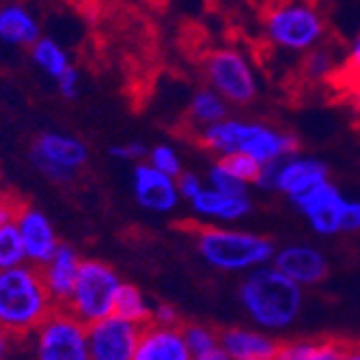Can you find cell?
Wrapping results in <instances>:
<instances>
[{
    "mask_svg": "<svg viewBox=\"0 0 360 360\" xmlns=\"http://www.w3.org/2000/svg\"><path fill=\"white\" fill-rule=\"evenodd\" d=\"M39 24L22 5H7L0 9V41L9 46L32 48L39 41Z\"/></svg>",
    "mask_w": 360,
    "mask_h": 360,
    "instance_id": "obj_18",
    "label": "cell"
},
{
    "mask_svg": "<svg viewBox=\"0 0 360 360\" xmlns=\"http://www.w3.org/2000/svg\"><path fill=\"white\" fill-rule=\"evenodd\" d=\"M177 229H184L186 233L194 238L196 250L207 261L210 266L226 272H240L248 268H257L272 257L274 246L268 238L226 231L216 229L212 224L201 222H177Z\"/></svg>",
    "mask_w": 360,
    "mask_h": 360,
    "instance_id": "obj_3",
    "label": "cell"
},
{
    "mask_svg": "<svg viewBox=\"0 0 360 360\" xmlns=\"http://www.w3.org/2000/svg\"><path fill=\"white\" fill-rule=\"evenodd\" d=\"M360 229V203L345 201L341 214V231H356Z\"/></svg>",
    "mask_w": 360,
    "mask_h": 360,
    "instance_id": "obj_34",
    "label": "cell"
},
{
    "mask_svg": "<svg viewBox=\"0 0 360 360\" xmlns=\"http://www.w3.org/2000/svg\"><path fill=\"white\" fill-rule=\"evenodd\" d=\"M54 309L56 304L37 266L26 261L0 270V328L15 339L32 337Z\"/></svg>",
    "mask_w": 360,
    "mask_h": 360,
    "instance_id": "obj_1",
    "label": "cell"
},
{
    "mask_svg": "<svg viewBox=\"0 0 360 360\" xmlns=\"http://www.w3.org/2000/svg\"><path fill=\"white\" fill-rule=\"evenodd\" d=\"M115 315L139 326H147L153 319V309L147 304L143 291L136 285L121 283L115 298Z\"/></svg>",
    "mask_w": 360,
    "mask_h": 360,
    "instance_id": "obj_21",
    "label": "cell"
},
{
    "mask_svg": "<svg viewBox=\"0 0 360 360\" xmlns=\"http://www.w3.org/2000/svg\"><path fill=\"white\" fill-rule=\"evenodd\" d=\"M220 165L233 173L236 177H240L242 181H259L261 179V162L257 158H252L250 153L244 151H229L224 153V158L220 160Z\"/></svg>",
    "mask_w": 360,
    "mask_h": 360,
    "instance_id": "obj_25",
    "label": "cell"
},
{
    "mask_svg": "<svg viewBox=\"0 0 360 360\" xmlns=\"http://www.w3.org/2000/svg\"><path fill=\"white\" fill-rule=\"evenodd\" d=\"M212 184L216 186V190H220L224 194L244 196V192H246V181H242L233 173H229L222 165L212 169Z\"/></svg>",
    "mask_w": 360,
    "mask_h": 360,
    "instance_id": "obj_28",
    "label": "cell"
},
{
    "mask_svg": "<svg viewBox=\"0 0 360 360\" xmlns=\"http://www.w3.org/2000/svg\"><path fill=\"white\" fill-rule=\"evenodd\" d=\"M190 201L196 212H201L205 216H216L222 220H236L250 212V203L246 196L224 194L220 190H201Z\"/></svg>",
    "mask_w": 360,
    "mask_h": 360,
    "instance_id": "obj_20",
    "label": "cell"
},
{
    "mask_svg": "<svg viewBox=\"0 0 360 360\" xmlns=\"http://www.w3.org/2000/svg\"><path fill=\"white\" fill-rule=\"evenodd\" d=\"M151 167H155L158 171L173 177L179 173V160L171 147H155L151 151Z\"/></svg>",
    "mask_w": 360,
    "mask_h": 360,
    "instance_id": "obj_29",
    "label": "cell"
},
{
    "mask_svg": "<svg viewBox=\"0 0 360 360\" xmlns=\"http://www.w3.org/2000/svg\"><path fill=\"white\" fill-rule=\"evenodd\" d=\"M89 158L86 147L68 134L58 132H46L41 134L30 147V160L37 167L39 173H44L48 179L65 184L74 179L78 169L84 165Z\"/></svg>",
    "mask_w": 360,
    "mask_h": 360,
    "instance_id": "obj_7",
    "label": "cell"
},
{
    "mask_svg": "<svg viewBox=\"0 0 360 360\" xmlns=\"http://www.w3.org/2000/svg\"><path fill=\"white\" fill-rule=\"evenodd\" d=\"M18 229L24 242L26 250V261L32 266L41 268L44 264L52 259V255L58 250L60 242L56 238V231L48 216L32 205H24L20 216H18Z\"/></svg>",
    "mask_w": 360,
    "mask_h": 360,
    "instance_id": "obj_10",
    "label": "cell"
},
{
    "mask_svg": "<svg viewBox=\"0 0 360 360\" xmlns=\"http://www.w3.org/2000/svg\"><path fill=\"white\" fill-rule=\"evenodd\" d=\"M30 56H32V60H35L37 68H41L52 78H58L65 70L70 68L68 52H65L52 39H39L35 46L30 48Z\"/></svg>",
    "mask_w": 360,
    "mask_h": 360,
    "instance_id": "obj_22",
    "label": "cell"
},
{
    "mask_svg": "<svg viewBox=\"0 0 360 360\" xmlns=\"http://www.w3.org/2000/svg\"><path fill=\"white\" fill-rule=\"evenodd\" d=\"M80 266H82V259L78 257V252L70 244H60L48 264H44L39 268L46 289L56 307L68 304L72 291L76 287V281H78Z\"/></svg>",
    "mask_w": 360,
    "mask_h": 360,
    "instance_id": "obj_12",
    "label": "cell"
},
{
    "mask_svg": "<svg viewBox=\"0 0 360 360\" xmlns=\"http://www.w3.org/2000/svg\"><path fill=\"white\" fill-rule=\"evenodd\" d=\"M26 264V250L18 222L0 224V270Z\"/></svg>",
    "mask_w": 360,
    "mask_h": 360,
    "instance_id": "obj_23",
    "label": "cell"
},
{
    "mask_svg": "<svg viewBox=\"0 0 360 360\" xmlns=\"http://www.w3.org/2000/svg\"><path fill=\"white\" fill-rule=\"evenodd\" d=\"M24 205H26V203H22V201L18 199V196L0 192V224L15 222Z\"/></svg>",
    "mask_w": 360,
    "mask_h": 360,
    "instance_id": "obj_30",
    "label": "cell"
},
{
    "mask_svg": "<svg viewBox=\"0 0 360 360\" xmlns=\"http://www.w3.org/2000/svg\"><path fill=\"white\" fill-rule=\"evenodd\" d=\"M192 360H233V358H231V354H229V352L218 343V345H214V347H210V349H205V352H201V354L192 356Z\"/></svg>",
    "mask_w": 360,
    "mask_h": 360,
    "instance_id": "obj_36",
    "label": "cell"
},
{
    "mask_svg": "<svg viewBox=\"0 0 360 360\" xmlns=\"http://www.w3.org/2000/svg\"><path fill=\"white\" fill-rule=\"evenodd\" d=\"M356 48H360V37H358V41H356Z\"/></svg>",
    "mask_w": 360,
    "mask_h": 360,
    "instance_id": "obj_42",
    "label": "cell"
},
{
    "mask_svg": "<svg viewBox=\"0 0 360 360\" xmlns=\"http://www.w3.org/2000/svg\"><path fill=\"white\" fill-rule=\"evenodd\" d=\"M56 82H58V91H60L63 97L74 100V97L78 95V72L72 68V65L56 78Z\"/></svg>",
    "mask_w": 360,
    "mask_h": 360,
    "instance_id": "obj_32",
    "label": "cell"
},
{
    "mask_svg": "<svg viewBox=\"0 0 360 360\" xmlns=\"http://www.w3.org/2000/svg\"><path fill=\"white\" fill-rule=\"evenodd\" d=\"M343 205H345V201L341 199V194H337V196H333L330 201H326L319 207L311 210L307 216H309L315 231L321 233V236H333V233L341 231Z\"/></svg>",
    "mask_w": 360,
    "mask_h": 360,
    "instance_id": "obj_24",
    "label": "cell"
},
{
    "mask_svg": "<svg viewBox=\"0 0 360 360\" xmlns=\"http://www.w3.org/2000/svg\"><path fill=\"white\" fill-rule=\"evenodd\" d=\"M220 345L233 360H274L281 341L259 330L226 328L220 333Z\"/></svg>",
    "mask_w": 360,
    "mask_h": 360,
    "instance_id": "obj_15",
    "label": "cell"
},
{
    "mask_svg": "<svg viewBox=\"0 0 360 360\" xmlns=\"http://www.w3.org/2000/svg\"><path fill=\"white\" fill-rule=\"evenodd\" d=\"M343 360H360V339L347 343L345 354H343Z\"/></svg>",
    "mask_w": 360,
    "mask_h": 360,
    "instance_id": "obj_39",
    "label": "cell"
},
{
    "mask_svg": "<svg viewBox=\"0 0 360 360\" xmlns=\"http://www.w3.org/2000/svg\"><path fill=\"white\" fill-rule=\"evenodd\" d=\"M349 339L343 337H313L281 341L274 360H343Z\"/></svg>",
    "mask_w": 360,
    "mask_h": 360,
    "instance_id": "obj_16",
    "label": "cell"
},
{
    "mask_svg": "<svg viewBox=\"0 0 360 360\" xmlns=\"http://www.w3.org/2000/svg\"><path fill=\"white\" fill-rule=\"evenodd\" d=\"M151 321H155L160 326H181L177 309L167 304V302H160V304L153 307V319Z\"/></svg>",
    "mask_w": 360,
    "mask_h": 360,
    "instance_id": "obj_33",
    "label": "cell"
},
{
    "mask_svg": "<svg viewBox=\"0 0 360 360\" xmlns=\"http://www.w3.org/2000/svg\"><path fill=\"white\" fill-rule=\"evenodd\" d=\"M181 333H184V339H186L192 356L201 354V352L220 343V333H216L212 326H205V323L181 321Z\"/></svg>",
    "mask_w": 360,
    "mask_h": 360,
    "instance_id": "obj_26",
    "label": "cell"
},
{
    "mask_svg": "<svg viewBox=\"0 0 360 360\" xmlns=\"http://www.w3.org/2000/svg\"><path fill=\"white\" fill-rule=\"evenodd\" d=\"M192 115L199 121H220L224 117V106L214 93L203 91V93H199L194 97Z\"/></svg>",
    "mask_w": 360,
    "mask_h": 360,
    "instance_id": "obj_27",
    "label": "cell"
},
{
    "mask_svg": "<svg viewBox=\"0 0 360 360\" xmlns=\"http://www.w3.org/2000/svg\"><path fill=\"white\" fill-rule=\"evenodd\" d=\"M328 68H330V56H328V52H323V50H317V52L309 54V58L304 63V72H307L309 78L326 76V74H328Z\"/></svg>",
    "mask_w": 360,
    "mask_h": 360,
    "instance_id": "obj_31",
    "label": "cell"
},
{
    "mask_svg": "<svg viewBox=\"0 0 360 360\" xmlns=\"http://www.w3.org/2000/svg\"><path fill=\"white\" fill-rule=\"evenodd\" d=\"M179 188H181V194L188 196V199H194V196L201 192L199 179H196L194 175H184L181 181H179Z\"/></svg>",
    "mask_w": 360,
    "mask_h": 360,
    "instance_id": "obj_37",
    "label": "cell"
},
{
    "mask_svg": "<svg viewBox=\"0 0 360 360\" xmlns=\"http://www.w3.org/2000/svg\"><path fill=\"white\" fill-rule=\"evenodd\" d=\"M147 3L153 5V7H165V5L169 3V0H147Z\"/></svg>",
    "mask_w": 360,
    "mask_h": 360,
    "instance_id": "obj_40",
    "label": "cell"
},
{
    "mask_svg": "<svg viewBox=\"0 0 360 360\" xmlns=\"http://www.w3.org/2000/svg\"><path fill=\"white\" fill-rule=\"evenodd\" d=\"M132 360H192V352L184 339L181 326L149 321L143 326Z\"/></svg>",
    "mask_w": 360,
    "mask_h": 360,
    "instance_id": "obj_11",
    "label": "cell"
},
{
    "mask_svg": "<svg viewBox=\"0 0 360 360\" xmlns=\"http://www.w3.org/2000/svg\"><path fill=\"white\" fill-rule=\"evenodd\" d=\"M121 287L119 274L100 259H82L76 287L63 309L86 326L115 313V298Z\"/></svg>",
    "mask_w": 360,
    "mask_h": 360,
    "instance_id": "obj_4",
    "label": "cell"
},
{
    "mask_svg": "<svg viewBox=\"0 0 360 360\" xmlns=\"http://www.w3.org/2000/svg\"><path fill=\"white\" fill-rule=\"evenodd\" d=\"M300 287L276 266L259 268L240 285V302L259 328L285 330L302 311Z\"/></svg>",
    "mask_w": 360,
    "mask_h": 360,
    "instance_id": "obj_2",
    "label": "cell"
},
{
    "mask_svg": "<svg viewBox=\"0 0 360 360\" xmlns=\"http://www.w3.org/2000/svg\"><path fill=\"white\" fill-rule=\"evenodd\" d=\"M143 326L108 315L86 326L91 360H132Z\"/></svg>",
    "mask_w": 360,
    "mask_h": 360,
    "instance_id": "obj_8",
    "label": "cell"
},
{
    "mask_svg": "<svg viewBox=\"0 0 360 360\" xmlns=\"http://www.w3.org/2000/svg\"><path fill=\"white\" fill-rule=\"evenodd\" d=\"M296 147H298V143L293 136L276 134V132H272V129H268L264 125H246L244 123L238 151L250 153L259 162H270L274 158H281L283 153L293 151Z\"/></svg>",
    "mask_w": 360,
    "mask_h": 360,
    "instance_id": "obj_17",
    "label": "cell"
},
{
    "mask_svg": "<svg viewBox=\"0 0 360 360\" xmlns=\"http://www.w3.org/2000/svg\"><path fill=\"white\" fill-rule=\"evenodd\" d=\"M145 153V147L143 145H123V147H110V155L115 158H123V160H132V158H141Z\"/></svg>",
    "mask_w": 360,
    "mask_h": 360,
    "instance_id": "obj_35",
    "label": "cell"
},
{
    "mask_svg": "<svg viewBox=\"0 0 360 360\" xmlns=\"http://www.w3.org/2000/svg\"><path fill=\"white\" fill-rule=\"evenodd\" d=\"M134 194L136 201L151 212H169L177 205V192L171 177L155 167L139 165L134 169Z\"/></svg>",
    "mask_w": 360,
    "mask_h": 360,
    "instance_id": "obj_14",
    "label": "cell"
},
{
    "mask_svg": "<svg viewBox=\"0 0 360 360\" xmlns=\"http://www.w3.org/2000/svg\"><path fill=\"white\" fill-rule=\"evenodd\" d=\"M358 104H360V102H358Z\"/></svg>",
    "mask_w": 360,
    "mask_h": 360,
    "instance_id": "obj_43",
    "label": "cell"
},
{
    "mask_svg": "<svg viewBox=\"0 0 360 360\" xmlns=\"http://www.w3.org/2000/svg\"><path fill=\"white\" fill-rule=\"evenodd\" d=\"M326 167L317 160H296L289 162V165H283L278 179H276V188L289 192L291 196L302 194L309 188L326 181Z\"/></svg>",
    "mask_w": 360,
    "mask_h": 360,
    "instance_id": "obj_19",
    "label": "cell"
},
{
    "mask_svg": "<svg viewBox=\"0 0 360 360\" xmlns=\"http://www.w3.org/2000/svg\"><path fill=\"white\" fill-rule=\"evenodd\" d=\"M207 76L212 84L231 102L246 104L255 97V80L244 58L231 50H218L207 58Z\"/></svg>",
    "mask_w": 360,
    "mask_h": 360,
    "instance_id": "obj_9",
    "label": "cell"
},
{
    "mask_svg": "<svg viewBox=\"0 0 360 360\" xmlns=\"http://www.w3.org/2000/svg\"><path fill=\"white\" fill-rule=\"evenodd\" d=\"M32 352L35 360H91L86 323L56 307L32 333Z\"/></svg>",
    "mask_w": 360,
    "mask_h": 360,
    "instance_id": "obj_5",
    "label": "cell"
},
{
    "mask_svg": "<svg viewBox=\"0 0 360 360\" xmlns=\"http://www.w3.org/2000/svg\"><path fill=\"white\" fill-rule=\"evenodd\" d=\"M259 13L266 22L270 39L285 48H309L323 32V24L313 11V5H302V0L300 3L298 0L276 3L266 9H259Z\"/></svg>",
    "mask_w": 360,
    "mask_h": 360,
    "instance_id": "obj_6",
    "label": "cell"
},
{
    "mask_svg": "<svg viewBox=\"0 0 360 360\" xmlns=\"http://www.w3.org/2000/svg\"><path fill=\"white\" fill-rule=\"evenodd\" d=\"M274 266L298 285H315L328 276V261L311 246H289L274 257Z\"/></svg>",
    "mask_w": 360,
    "mask_h": 360,
    "instance_id": "obj_13",
    "label": "cell"
},
{
    "mask_svg": "<svg viewBox=\"0 0 360 360\" xmlns=\"http://www.w3.org/2000/svg\"><path fill=\"white\" fill-rule=\"evenodd\" d=\"M13 343H15V337L9 335L5 328H0V360H7L11 356Z\"/></svg>",
    "mask_w": 360,
    "mask_h": 360,
    "instance_id": "obj_38",
    "label": "cell"
},
{
    "mask_svg": "<svg viewBox=\"0 0 360 360\" xmlns=\"http://www.w3.org/2000/svg\"><path fill=\"white\" fill-rule=\"evenodd\" d=\"M302 3H307V5H317L319 0H302Z\"/></svg>",
    "mask_w": 360,
    "mask_h": 360,
    "instance_id": "obj_41",
    "label": "cell"
}]
</instances>
